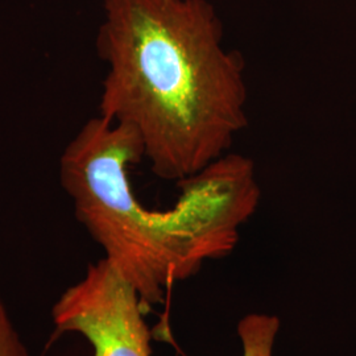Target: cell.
<instances>
[{
    "mask_svg": "<svg viewBox=\"0 0 356 356\" xmlns=\"http://www.w3.org/2000/svg\"><path fill=\"white\" fill-rule=\"evenodd\" d=\"M101 116L131 127L157 177L184 181L229 153L248 124L241 53L207 0H104Z\"/></svg>",
    "mask_w": 356,
    "mask_h": 356,
    "instance_id": "obj_1",
    "label": "cell"
},
{
    "mask_svg": "<svg viewBox=\"0 0 356 356\" xmlns=\"http://www.w3.org/2000/svg\"><path fill=\"white\" fill-rule=\"evenodd\" d=\"M144 159L139 135L98 116L65 148L61 186L76 219L136 289L148 310L207 260L231 254L254 216L260 188L254 161L227 153L193 177L166 210L147 209L132 191L128 169Z\"/></svg>",
    "mask_w": 356,
    "mask_h": 356,
    "instance_id": "obj_2",
    "label": "cell"
},
{
    "mask_svg": "<svg viewBox=\"0 0 356 356\" xmlns=\"http://www.w3.org/2000/svg\"><path fill=\"white\" fill-rule=\"evenodd\" d=\"M140 296L107 260L91 264L51 309L56 331L85 337L92 356H152Z\"/></svg>",
    "mask_w": 356,
    "mask_h": 356,
    "instance_id": "obj_3",
    "label": "cell"
},
{
    "mask_svg": "<svg viewBox=\"0 0 356 356\" xmlns=\"http://www.w3.org/2000/svg\"><path fill=\"white\" fill-rule=\"evenodd\" d=\"M280 319L270 314H248L238 325L243 356H272Z\"/></svg>",
    "mask_w": 356,
    "mask_h": 356,
    "instance_id": "obj_4",
    "label": "cell"
},
{
    "mask_svg": "<svg viewBox=\"0 0 356 356\" xmlns=\"http://www.w3.org/2000/svg\"><path fill=\"white\" fill-rule=\"evenodd\" d=\"M0 356H29L26 344L0 300Z\"/></svg>",
    "mask_w": 356,
    "mask_h": 356,
    "instance_id": "obj_5",
    "label": "cell"
}]
</instances>
